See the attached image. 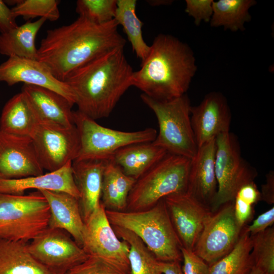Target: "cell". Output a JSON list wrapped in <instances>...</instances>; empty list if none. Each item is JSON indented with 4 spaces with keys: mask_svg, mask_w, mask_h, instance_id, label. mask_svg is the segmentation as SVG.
I'll return each mask as SVG.
<instances>
[{
    "mask_svg": "<svg viewBox=\"0 0 274 274\" xmlns=\"http://www.w3.org/2000/svg\"><path fill=\"white\" fill-rule=\"evenodd\" d=\"M35 117L30 137L43 169L55 171L74 161L80 147L75 125L66 126Z\"/></svg>",
    "mask_w": 274,
    "mask_h": 274,
    "instance_id": "obj_10",
    "label": "cell"
},
{
    "mask_svg": "<svg viewBox=\"0 0 274 274\" xmlns=\"http://www.w3.org/2000/svg\"><path fill=\"white\" fill-rule=\"evenodd\" d=\"M61 274H70L69 272H66V273H61Z\"/></svg>",
    "mask_w": 274,
    "mask_h": 274,
    "instance_id": "obj_46",
    "label": "cell"
},
{
    "mask_svg": "<svg viewBox=\"0 0 274 274\" xmlns=\"http://www.w3.org/2000/svg\"><path fill=\"white\" fill-rule=\"evenodd\" d=\"M250 274H264L261 270L260 269L254 267Z\"/></svg>",
    "mask_w": 274,
    "mask_h": 274,
    "instance_id": "obj_45",
    "label": "cell"
},
{
    "mask_svg": "<svg viewBox=\"0 0 274 274\" xmlns=\"http://www.w3.org/2000/svg\"><path fill=\"white\" fill-rule=\"evenodd\" d=\"M107 160H74V180L80 193L79 202L85 221L99 206L103 173Z\"/></svg>",
    "mask_w": 274,
    "mask_h": 274,
    "instance_id": "obj_21",
    "label": "cell"
},
{
    "mask_svg": "<svg viewBox=\"0 0 274 274\" xmlns=\"http://www.w3.org/2000/svg\"><path fill=\"white\" fill-rule=\"evenodd\" d=\"M0 81L9 86L22 83L47 88L76 104L75 95L69 85L55 78L48 66L38 59L9 57L0 64Z\"/></svg>",
    "mask_w": 274,
    "mask_h": 274,
    "instance_id": "obj_15",
    "label": "cell"
},
{
    "mask_svg": "<svg viewBox=\"0 0 274 274\" xmlns=\"http://www.w3.org/2000/svg\"><path fill=\"white\" fill-rule=\"evenodd\" d=\"M251 237L250 256L253 268L260 269L264 274H274L273 226Z\"/></svg>",
    "mask_w": 274,
    "mask_h": 274,
    "instance_id": "obj_32",
    "label": "cell"
},
{
    "mask_svg": "<svg viewBox=\"0 0 274 274\" xmlns=\"http://www.w3.org/2000/svg\"><path fill=\"white\" fill-rule=\"evenodd\" d=\"M243 227L235 217L233 201L226 203L211 212L193 251L210 265L234 248Z\"/></svg>",
    "mask_w": 274,
    "mask_h": 274,
    "instance_id": "obj_12",
    "label": "cell"
},
{
    "mask_svg": "<svg viewBox=\"0 0 274 274\" xmlns=\"http://www.w3.org/2000/svg\"><path fill=\"white\" fill-rule=\"evenodd\" d=\"M167 153L152 142L136 143L120 149L109 160L118 165L125 175L136 180Z\"/></svg>",
    "mask_w": 274,
    "mask_h": 274,
    "instance_id": "obj_23",
    "label": "cell"
},
{
    "mask_svg": "<svg viewBox=\"0 0 274 274\" xmlns=\"http://www.w3.org/2000/svg\"><path fill=\"white\" fill-rule=\"evenodd\" d=\"M112 227L117 236L129 246L130 274H162L159 261L137 235L126 229Z\"/></svg>",
    "mask_w": 274,
    "mask_h": 274,
    "instance_id": "obj_31",
    "label": "cell"
},
{
    "mask_svg": "<svg viewBox=\"0 0 274 274\" xmlns=\"http://www.w3.org/2000/svg\"><path fill=\"white\" fill-rule=\"evenodd\" d=\"M133 69L124 48L110 51L72 71L65 82L79 111L93 120L110 116L131 86Z\"/></svg>",
    "mask_w": 274,
    "mask_h": 274,
    "instance_id": "obj_2",
    "label": "cell"
},
{
    "mask_svg": "<svg viewBox=\"0 0 274 274\" xmlns=\"http://www.w3.org/2000/svg\"><path fill=\"white\" fill-rule=\"evenodd\" d=\"M65 231L48 227L28 244L32 257L55 274L67 272L89 256Z\"/></svg>",
    "mask_w": 274,
    "mask_h": 274,
    "instance_id": "obj_13",
    "label": "cell"
},
{
    "mask_svg": "<svg viewBox=\"0 0 274 274\" xmlns=\"http://www.w3.org/2000/svg\"><path fill=\"white\" fill-rule=\"evenodd\" d=\"M159 265L162 274H184L180 262L159 261Z\"/></svg>",
    "mask_w": 274,
    "mask_h": 274,
    "instance_id": "obj_43",
    "label": "cell"
},
{
    "mask_svg": "<svg viewBox=\"0 0 274 274\" xmlns=\"http://www.w3.org/2000/svg\"><path fill=\"white\" fill-rule=\"evenodd\" d=\"M261 200L271 205L274 203V172L269 171L266 175L265 183L261 185Z\"/></svg>",
    "mask_w": 274,
    "mask_h": 274,
    "instance_id": "obj_42",
    "label": "cell"
},
{
    "mask_svg": "<svg viewBox=\"0 0 274 274\" xmlns=\"http://www.w3.org/2000/svg\"><path fill=\"white\" fill-rule=\"evenodd\" d=\"M50 207L39 191L0 193V239L28 242L49 226Z\"/></svg>",
    "mask_w": 274,
    "mask_h": 274,
    "instance_id": "obj_7",
    "label": "cell"
},
{
    "mask_svg": "<svg viewBox=\"0 0 274 274\" xmlns=\"http://www.w3.org/2000/svg\"><path fill=\"white\" fill-rule=\"evenodd\" d=\"M58 0L17 1L11 9L14 16L22 17L25 20L39 17L54 21L60 17Z\"/></svg>",
    "mask_w": 274,
    "mask_h": 274,
    "instance_id": "obj_33",
    "label": "cell"
},
{
    "mask_svg": "<svg viewBox=\"0 0 274 274\" xmlns=\"http://www.w3.org/2000/svg\"><path fill=\"white\" fill-rule=\"evenodd\" d=\"M213 0H186L185 11L194 19L199 26L202 21L210 22L213 13Z\"/></svg>",
    "mask_w": 274,
    "mask_h": 274,
    "instance_id": "obj_36",
    "label": "cell"
},
{
    "mask_svg": "<svg viewBox=\"0 0 274 274\" xmlns=\"http://www.w3.org/2000/svg\"><path fill=\"white\" fill-rule=\"evenodd\" d=\"M36 117L26 97L20 92L5 105L0 117V130L11 134L30 136Z\"/></svg>",
    "mask_w": 274,
    "mask_h": 274,
    "instance_id": "obj_27",
    "label": "cell"
},
{
    "mask_svg": "<svg viewBox=\"0 0 274 274\" xmlns=\"http://www.w3.org/2000/svg\"><path fill=\"white\" fill-rule=\"evenodd\" d=\"M149 54L134 71L131 86L157 100L167 101L186 94L197 66L191 47L168 34L157 35Z\"/></svg>",
    "mask_w": 274,
    "mask_h": 274,
    "instance_id": "obj_3",
    "label": "cell"
},
{
    "mask_svg": "<svg viewBox=\"0 0 274 274\" xmlns=\"http://www.w3.org/2000/svg\"><path fill=\"white\" fill-rule=\"evenodd\" d=\"M136 0H117L114 19L122 26L132 51L142 62L148 56L150 47L143 37V23L136 14Z\"/></svg>",
    "mask_w": 274,
    "mask_h": 274,
    "instance_id": "obj_29",
    "label": "cell"
},
{
    "mask_svg": "<svg viewBox=\"0 0 274 274\" xmlns=\"http://www.w3.org/2000/svg\"><path fill=\"white\" fill-rule=\"evenodd\" d=\"M148 2L152 6L169 5L173 2L172 1H148Z\"/></svg>",
    "mask_w": 274,
    "mask_h": 274,
    "instance_id": "obj_44",
    "label": "cell"
},
{
    "mask_svg": "<svg viewBox=\"0 0 274 274\" xmlns=\"http://www.w3.org/2000/svg\"><path fill=\"white\" fill-rule=\"evenodd\" d=\"M215 173L217 192L210 210L214 212L221 206L234 200L243 186L254 182L256 169L241 155L236 137L229 132L216 138Z\"/></svg>",
    "mask_w": 274,
    "mask_h": 274,
    "instance_id": "obj_9",
    "label": "cell"
},
{
    "mask_svg": "<svg viewBox=\"0 0 274 274\" xmlns=\"http://www.w3.org/2000/svg\"><path fill=\"white\" fill-rule=\"evenodd\" d=\"M70 274H126L101 259L93 256L70 269Z\"/></svg>",
    "mask_w": 274,
    "mask_h": 274,
    "instance_id": "obj_35",
    "label": "cell"
},
{
    "mask_svg": "<svg viewBox=\"0 0 274 274\" xmlns=\"http://www.w3.org/2000/svg\"><path fill=\"white\" fill-rule=\"evenodd\" d=\"M21 92L35 116L64 126L74 125L73 103L61 94L47 88L23 84Z\"/></svg>",
    "mask_w": 274,
    "mask_h": 274,
    "instance_id": "obj_20",
    "label": "cell"
},
{
    "mask_svg": "<svg viewBox=\"0 0 274 274\" xmlns=\"http://www.w3.org/2000/svg\"><path fill=\"white\" fill-rule=\"evenodd\" d=\"M117 0H78L76 12L79 17L97 24L114 19Z\"/></svg>",
    "mask_w": 274,
    "mask_h": 274,
    "instance_id": "obj_34",
    "label": "cell"
},
{
    "mask_svg": "<svg viewBox=\"0 0 274 274\" xmlns=\"http://www.w3.org/2000/svg\"><path fill=\"white\" fill-rule=\"evenodd\" d=\"M184 274H208L210 265L193 251L181 247Z\"/></svg>",
    "mask_w": 274,
    "mask_h": 274,
    "instance_id": "obj_37",
    "label": "cell"
},
{
    "mask_svg": "<svg viewBox=\"0 0 274 274\" xmlns=\"http://www.w3.org/2000/svg\"><path fill=\"white\" fill-rule=\"evenodd\" d=\"M141 98L157 119L159 132L153 143L167 153L192 159L198 146L191 126V106L187 94L167 101L157 100L143 93Z\"/></svg>",
    "mask_w": 274,
    "mask_h": 274,
    "instance_id": "obj_6",
    "label": "cell"
},
{
    "mask_svg": "<svg viewBox=\"0 0 274 274\" xmlns=\"http://www.w3.org/2000/svg\"><path fill=\"white\" fill-rule=\"evenodd\" d=\"M251 249V237L246 225L234 248L210 265L208 274H250L253 268L250 256Z\"/></svg>",
    "mask_w": 274,
    "mask_h": 274,
    "instance_id": "obj_30",
    "label": "cell"
},
{
    "mask_svg": "<svg viewBox=\"0 0 274 274\" xmlns=\"http://www.w3.org/2000/svg\"><path fill=\"white\" fill-rule=\"evenodd\" d=\"M28 244L0 239V274H55L32 257Z\"/></svg>",
    "mask_w": 274,
    "mask_h": 274,
    "instance_id": "obj_25",
    "label": "cell"
},
{
    "mask_svg": "<svg viewBox=\"0 0 274 274\" xmlns=\"http://www.w3.org/2000/svg\"><path fill=\"white\" fill-rule=\"evenodd\" d=\"M69 162L60 168L46 174L20 179L0 178V193L21 195L29 189L68 193L78 200L80 193Z\"/></svg>",
    "mask_w": 274,
    "mask_h": 274,
    "instance_id": "obj_19",
    "label": "cell"
},
{
    "mask_svg": "<svg viewBox=\"0 0 274 274\" xmlns=\"http://www.w3.org/2000/svg\"><path fill=\"white\" fill-rule=\"evenodd\" d=\"M47 20L39 18L27 21L10 31L0 34V54L30 59H38L36 39L38 32Z\"/></svg>",
    "mask_w": 274,
    "mask_h": 274,
    "instance_id": "obj_26",
    "label": "cell"
},
{
    "mask_svg": "<svg viewBox=\"0 0 274 274\" xmlns=\"http://www.w3.org/2000/svg\"><path fill=\"white\" fill-rule=\"evenodd\" d=\"M191 161L188 158L167 153L136 180L125 211L147 210L169 195L187 192Z\"/></svg>",
    "mask_w": 274,
    "mask_h": 274,
    "instance_id": "obj_5",
    "label": "cell"
},
{
    "mask_svg": "<svg viewBox=\"0 0 274 274\" xmlns=\"http://www.w3.org/2000/svg\"><path fill=\"white\" fill-rule=\"evenodd\" d=\"M11 9L3 1L0 0V32H7L18 25Z\"/></svg>",
    "mask_w": 274,
    "mask_h": 274,
    "instance_id": "obj_40",
    "label": "cell"
},
{
    "mask_svg": "<svg viewBox=\"0 0 274 274\" xmlns=\"http://www.w3.org/2000/svg\"><path fill=\"white\" fill-rule=\"evenodd\" d=\"M113 226L137 235L156 258L161 262H181V245L172 223L164 199L139 211L106 210Z\"/></svg>",
    "mask_w": 274,
    "mask_h": 274,
    "instance_id": "obj_4",
    "label": "cell"
},
{
    "mask_svg": "<svg viewBox=\"0 0 274 274\" xmlns=\"http://www.w3.org/2000/svg\"><path fill=\"white\" fill-rule=\"evenodd\" d=\"M254 0H219L213 3V13L210 21L213 27H223L231 31H244L245 24L251 20L250 9Z\"/></svg>",
    "mask_w": 274,
    "mask_h": 274,
    "instance_id": "obj_28",
    "label": "cell"
},
{
    "mask_svg": "<svg viewBox=\"0 0 274 274\" xmlns=\"http://www.w3.org/2000/svg\"><path fill=\"white\" fill-rule=\"evenodd\" d=\"M73 118L80 141L75 160H108L120 149L133 144L152 142L157 134L153 128L128 132L106 127L79 110L73 111Z\"/></svg>",
    "mask_w": 274,
    "mask_h": 274,
    "instance_id": "obj_8",
    "label": "cell"
},
{
    "mask_svg": "<svg viewBox=\"0 0 274 274\" xmlns=\"http://www.w3.org/2000/svg\"><path fill=\"white\" fill-rule=\"evenodd\" d=\"M233 202L235 217L239 225L243 227L253 218V205L236 197L234 198Z\"/></svg>",
    "mask_w": 274,
    "mask_h": 274,
    "instance_id": "obj_39",
    "label": "cell"
},
{
    "mask_svg": "<svg viewBox=\"0 0 274 274\" xmlns=\"http://www.w3.org/2000/svg\"><path fill=\"white\" fill-rule=\"evenodd\" d=\"M235 197L253 206L261 200L260 192L254 182L241 187Z\"/></svg>",
    "mask_w": 274,
    "mask_h": 274,
    "instance_id": "obj_41",
    "label": "cell"
},
{
    "mask_svg": "<svg viewBox=\"0 0 274 274\" xmlns=\"http://www.w3.org/2000/svg\"><path fill=\"white\" fill-rule=\"evenodd\" d=\"M82 239L81 247L89 256L97 257L130 274L129 246L116 235L101 203L84 221Z\"/></svg>",
    "mask_w": 274,
    "mask_h": 274,
    "instance_id": "obj_11",
    "label": "cell"
},
{
    "mask_svg": "<svg viewBox=\"0 0 274 274\" xmlns=\"http://www.w3.org/2000/svg\"><path fill=\"white\" fill-rule=\"evenodd\" d=\"M115 19L97 24L79 17L72 23L48 30L38 49V60L64 82L74 70L126 41Z\"/></svg>",
    "mask_w": 274,
    "mask_h": 274,
    "instance_id": "obj_1",
    "label": "cell"
},
{
    "mask_svg": "<svg viewBox=\"0 0 274 274\" xmlns=\"http://www.w3.org/2000/svg\"><path fill=\"white\" fill-rule=\"evenodd\" d=\"M163 199L181 247L193 251L212 212L186 192L172 194Z\"/></svg>",
    "mask_w": 274,
    "mask_h": 274,
    "instance_id": "obj_14",
    "label": "cell"
},
{
    "mask_svg": "<svg viewBox=\"0 0 274 274\" xmlns=\"http://www.w3.org/2000/svg\"><path fill=\"white\" fill-rule=\"evenodd\" d=\"M274 222V207L259 215L252 223L246 225V230L250 235H253L272 226Z\"/></svg>",
    "mask_w": 274,
    "mask_h": 274,
    "instance_id": "obj_38",
    "label": "cell"
},
{
    "mask_svg": "<svg viewBox=\"0 0 274 274\" xmlns=\"http://www.w3.org/2000/svg\"><path fill=\"white\" fill-rule=\"evenodd\" d=\"M39 191L45 197L50 207L48 227L65 231L81 247L84 221L79 200L63 192Z\"/></svg>",
    "mask_w": 274,
    "mask_h": 274,
    "instance_id": "obj_22",
    "label": "cell"
},
{
    "mask_svg": "<svg viewBox=\"0 0 274 274\" xmlns=\"http://www.w3.org/2000/svg\"><path fill=\"white\" fill-rule=\"evenodd\" d=\"M216 151V138L198 148L195 156L191 159L186 192L210 210L218 188Z\"/></svg>",
    "mask_w": 274,
    "mask_h": 274,
    "instance_id": "obj_18",
    "label": "cell"
},
{
    "mask_svg": "<svg viewBox=\"0 0 274 274\" xmlns=\"http://www.w3.org/2000/svg\"><path fill=\"white\" fill-rule=\"evenodd\" d=\"M190 121L198 148L229 132L231 112L226 98L220 92L208 93L198 106L191 107Z\"/></svg>",
    "mask_w": 274,
    "mask_h": 274,
    "instance_id": "obj_16",
    "label": "cell"
},
{
    "mask_svg": "<svg viewBox=\"0 0 274 274\" xmlns=\"http://www.w3.org/2000/svg\"><path fill=\"white\" fill-rule=\"evenodd\" d=\"M44 169L30 136L0 130V178L20 179L42 175Z\"/></svg>",
    "mask_w": 274,
    "mask_h": 274,
    "instance_id": "obj_17",
    "label": "cell"
},
{
    "mask_svg": "<svg viewBox=\"0 0 274 274\" xmlns=\"http://www.w3.org/2000/svg\"><path fill=\"white\" fill-rule=\"evenodd\" d=\"M136 180L125 175L112 161L107 160L104 168L100 203L106 210L125 211L129 194Z\"/></svg>",
    "mask_w": 274,
    "mask_h": 274,
    "instance_id": "obj_24",
    "label": "cell"
}]
</instances>
